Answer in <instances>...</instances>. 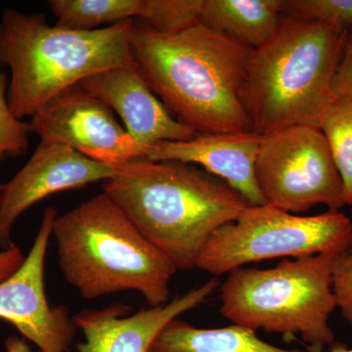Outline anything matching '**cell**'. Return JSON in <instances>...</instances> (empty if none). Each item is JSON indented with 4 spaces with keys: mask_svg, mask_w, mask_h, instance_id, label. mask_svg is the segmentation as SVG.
<instances>
[{
    "mask_svg": "<svg viewBox=\"0 0 352 352\" xmlns=\"http://www.w3.org/2000/svg\"><path fill=\"white\" fill-rule=\"evenodd\" d=\"M252 51L200 22L175 32L132 24L139 72L170 115L197 134L252 131L243 101Z\"/></svg>",
    "mask_w": 352,
    "mask_h": 352,
    "instance_id": "cell-1",
    "label": "cell"
},
{
    "mask_svg": "<svg viewBox=\"0 0 352 352\" xmlns=\"http://www.w3.org/2000/svg\"><path fill=\"white\" fill-rule=\"evenodd\" d=\"M102 189L182 271L196 268L210 236L251 206L223 180L180 162H127Z\"/></svg>",
    "mask_w": 352,
    "mask_h": 352,
    "instance_id": "cell-2",
    "label": "cell"
},
{
    "mask_svg": "<svg viewBox=\"0 0 352 352\" xmlns=\"http://www.w3.org/2000/svg\"><path fill=\"white\" fill-rule=\"evenodd\" d=\"M349 28L285 15L277 32L252 51L243 101L252 131L295 126L320 129L337 101L332 89Z\"/></svg>",
    "mask_w": 352,
    "mask_h": 352,
    "instance_id": "cell-3",
    "label": "cell"
},
{
    "mask_svg": "<svg viewBox=\"0 0 352 352\" xmlns=\"http://www.w3.org/2000/svg\"><path fill=\"white\" fill-rule=\"evenodd\" d=\"M52 236L62 274L83 298L135 291L150 307L168 302L177 270L103 192L57 215Z\"/></svg>",
    "mask_w": 352,
    "mask_h": 352,
    "instance_id": "cell-4",
    "label": "cell"
},
{
    "mask_svg": "<svg viewBox=\"0 0 352 352\" xmlns=\"http://www.w3.org/2000/svg\"><path fill=\"white\" fill-rule=\"evenodd\" d=\"M126 21L94 31L48 24L43 14L7 8L0 19V65L10 69L9 106L32 118L65 90L100 72L133 65Z\"/></svg>",
    "mask_w": 352,
    "mask_h": 352,
    "instance_id": "cell-5",
    "label": "cell"
},
{
    "mask_svg": "<svg viewBox=\"0 0 352 352\" xmlns=\"http://www.w3.org/2000/svg\"><path fill=\"white\" fill-rule=\"evenodd\" d=\"M340 256L316 254L286 258L275 267L236 268L220 288V312L235 325L302 336L307 346L335 342L329 324L337 308L333 270Z\"/></svg>",
    "mask_w": 352,
    "mask_h": 352,
    "instance_id": "cell-6",
    "label": "cell"
},
{
    "mask_svg": "<svg viewBox=\"0 0 352 352\" xmlns=\"http://www.w3.org/2000/svg\"><path fill=\"white\" fill-rule=\"evenodd\" d=\"M351 243L352 221L339 210L300 217L266 204L251 205L210 236L196 268L217 277L266 259L340 256Z\"/></svg>",
    "mask_w": 352,
    "mask_h": 352,
    "instance_id": "cell-7",
    "label": "cell"
},
{
    "mask_svg": "<svg viewBox=\"0 0 352 352\" xmlns=\"http://www.w3.org/2000/svg\"><path fill=\"white\" fill-rule=\"evenodd\" d=\"M256 178L264 203L284 212L346 206L342 178L319 127L289 126L261 135Z\"/></svg>",
    "mask_w": 352,
    "mask_h": 352,
    "instance_id": "cell-8",
    "label": "cell"
},
{
    "mask_svg": "<svg viewBox=\"0 0 352 352\" xmlns=\"http://www.w3.org/2000/svg\"><path fill=\"white\" fill-rule=\"evenodd\" d=\"M30 126L41 142L66 146L101 163L120 164L144 156L112 109L80 85L46 104Z\"/></svg>",
    "mask_w": 352,
    "mask_h": 352,
    "instance_id": "cell-9",
    "label": "cell"
},
{
    "mask_svg": "<svg viewBox=\"0 0 352 352\" xmlns=\"http://www.w3.org/2000/svg\"><path fill=\"white\" fill-rule=\"evenodd\" d=\"M54 207L44 210L34 244L19 270L0 283V319L8 321L41 352H69L76 328L68 307H51L44 286V266Z\"/></svg>",
    "mask_w": 352,
    "mask_h": 352,
    "instance_id": "cell-10",
    "label": "cell"
},
{
    "mask_svg": "<svg viewBox=\"0 0 352 352\" xmlns=\"http://www.w3.org/2000/svg\"><path fill=\"white\" fill-rule=\"evenodd\" d=\"M124 164L101 163L66 146L39 143L29 162L3 184L0 248L6 250L15 245L11 239L14 224L34 204L59 192L106 182L117 175Z\"/></svg>",
    "mask_w": 352,
    "mask_h": 352,
    "instance_id": "cell-11",
    "label": "cell"
},
{
    "mask_svg": "<svg viewBox=\"0 0 352 352\" xmlns=\"http://www.w3.org/2000/svg\"><path fill=\"white\" fill-rule=\"evenodd\" d=\"M219 287L217 277L198 288L156 307L127 315L126 305H110L102 309H82L74 316L83 340L78 352H148L157 333L173 319L198 307Z\"/></svg>",
    "mask_w": 352,
    "mask_h": 352,
    "instance_id": "cell-12",
    "label": "cell"
},
{
    "mask_svg": "<svg viewBox=\"0 0 352 352\" xmlns=\"http://www.w3.org/2000/svg\"><path fill=\"white\" fill-rule=\"evenodd\" d=\"M80 85L119 116L144 153L162 141H186L198 135L170 115L135 64L95 74Z\"/></svg>",
    "mask_w": 352,
    "mask_h": 352,
    "instance_id": "cell-13",
    "label": "cell"
},
{
    "mask_svg": "<svg viewBox=\"0 0 352 352\" xmlns=\"http://www.w3.org/2000/svg\"><path fill=\"white\" fill-rule=\"evenodd\" d=\"M261 136L251 132L198 134L186 141H162L146 149L143 159L199 164L239 192L252 206L264 205L256 178Z\"/></svg>",
    "mask_w": 352,
    "mask_h": 352,
    "instance_id": "cell-14",
    "label": "cell"
},
{
    "mask_svg": "<svg viewBox=\"0 0 352 352\" xmlns=\"http://www.w3.org/2000/svg\"><path fill=\"white\" fill-rule=\"evenodd\" d=\"M48 3L58 27L78 31L135 20L162 31L173 15L170 0H51Z\"/></svg>",
    "mask_w": 352,
    "mask_h": 352,
    "instance_id": "cell-15",
    "label": "cell"
},
{
    "mask_svg": "<svg viewBox=\"0 0 352 352\" xmlns=\"http://www.w3.org/2000/svg\"><path fill=\"white\" fill-rule=\"evenodd\" d=\"M285 0H204L201 24L258 50L277 32Z\"/></svg>",
    "mask_w": 352,
    "mask_h": 352,
    "instance_id": "cell-16",
    "label": "cell"
},
{
    "mask_svg": "<svg viewBox=\"0 0 352 352\" xmlns=\"http://www.w3.org/2000/svg\"><path fill=\"white\" fill-rule=\"evenodd\" d=\"M148 352H307L282 349L261 340L256 331L232 325L223 328H197L187 322H168Z\"/></svg>",
    "mask_w": 352,
    "mask_h": 352,
    "instance_id": "cell-17",
    "label": "cell"
},
{
    "mask_svg": "<svg viewBox=\"0 0 352 352\" xmlns=\"http://www.w3.org/2000/svg\"><path fill=\"white\" fill-rule=\"evenodd\" d=\"M336 166L344 184L346 205H352V100H337L322 120Z\"/></svg>",
    "mask_w": 352,
    "mask_h": 352,
    "instance_id": "cell-18",
    "label": "cell"
},
{
    "mask_svg": "<svg viewBox=\"0 0 352 352\" xmlns=\"http://www.w3.org/2000/svg\"><path fill=\"white\" fill-rule=\"evenodd\" d=\"M8 78L0 71V164L7 157L25 155L30 147L31 126L14 115L8 101Z\"/></svg>",
    "mask_w": 352,
    "mask_h": 352,
    "instance_id": "cell-19",
    "label": "cell"
},
{
    "mask_svg": "<svg viewBox=\"0 0 352 352\" xmlns=\"http://www.w3.org/2000/svg\"><path fill=\"white\" fill-rule=\"evenodd\" d=\"M285 15L352 28V0H285Z\"/></svg>",
    "mask_w": 352,
    "mask_h": 352,
    "instance_id": "cell-20",
    "label": "cell"
},
{
    "mask_svg": "<svg viewBox=\"0 0 352 352\" xmlns=\"http://www.w3.org/2000/svg\"><path fill=\"white\" fill-rule=\"evenodd\" d=\"M333 294L344 319L352 326V254L338 258L333 270Z\"/></svg>",
    "mask_w": 352,
    "mask_h": 352,
    "instance_id": "cell-21",
    "label": "cell"
},
{
    "mask_svg": "<svg viewBox=\"0 0 352 352\" xmlns=\"http://www.w3.org/2000/svg\"><path fill=\"white\" fill-rule=\"evenodd\" d=\"M332 89L337 100H352V28L349 34L335 76Z\"/></svg>",
    "mask_w": 352,
    "mask_h": 352,
    "instance_id": "cell-22",
    "label": "cell"
},
{
    "mask_svg": "<svg viewBox=\"0 0 352 352\" xmlns=\"http://www.w3.org/2000/svg\"><path fill=\"white\" fill-rule=\"evenodd\" d=\"M25 256L17 245L0 252V283L19 270Z\"/></svg>",
    "mask_w": 352,
    "mask_h": 352,
    "instance_id": "cell-23",
    "label": "cell"
},
{
    "mask_svg": "<svg viewBox=\"0 0 352 352\" xmlns=\"http://www.w3.org/2000/svg\"><path fill=\"white\" fill-rule=\"evenodd\" d=\"M6 352H32L25 339L10 337L6 342Z\"/></svg>",
    "mask_w": 352,
    "mask_h": 352,
    "instance_id": "cell-24",
    "label": "cell"
},
{
    "mask_svg": "<svg viewBox=\"0 0 352 352\" xmlns=\"http://www.w3.org/2000/svg\"><path fill=\"white\" fill-rule=\"evenodd\" d=\"M307 352H352V349H349L346 344L342 342H333L330 346L326 347L307 346Z\"/></svg>",
    "mask_w": 352,
    "mask_h": 352,
    "instance_id": "cell-25",
    "label": "cell"
},
{
    "mask_svg": "<svg viewBox=\"0 0 352 352\" xmlns=\"http://www.w3.org/2000/svg\"><path fill=\"white\" fill-rule=\"evenodd\" d=\"M2 189H3V184H0V198H1Z\"/></svg>",
    "mask_w": 352,
    "mask_h": 352,
    "instance_id": "cell-26",
    "label": "cell"
},
{
    "mask_svg": "<svg viewBox=\"0 0 352 352\" xmlns=\"http://www.w3.org/2000/svg\"><path fill=\"white\" fill-rule=\"evenodd\" d=\"M349 254H352V243H351V249H349Z\"/></svg>",
    "mask_w": 352,
    "mask_h": 352,
    "instance_id": "cell-27",
    "label": "cell"
}]
</instances>
